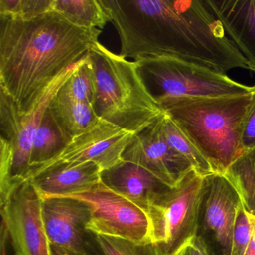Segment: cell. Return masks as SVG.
Instances as JSON below:
<instances>
[{
  "label": "cell",
  "instance_id": "13",
  "mask_svg": "<svg viewBox=\"0 0 255 255\" xmlns=\"http://www.w3.org/2000/svg\"><path fill=\"white\" fill-rule=\"evenodd\" d=\"M41 215L50 244L86 253L84 233L90 212L86 204L74 198H44Z\"/></svg>",
  "mask_w": 255,
  "mask_h": 255
},
{
  "label": "cell",
  "instance_id": "16",
  "mask_svg": "<svg viewBox=\"0 0 255 255\" xmlns=\"http://www.w3.org/2000/svg\"><path fill=\"white\" fill-rule=\"evenodd\" d=\"M103 170L95 162L62 165L31 179L42 199L89 190L101 181Z\"/></svg>",
  "mask_w": 255,
  "mask_h": 255
},
{
  "label": "cell",
  "instance_id": "6",
  "mask_svg": "<svg viewBox=\"0 0 255 255\" xmlns=\"http://www.w3.org/2000/svg\"><path fill=\"white\" fill-rule=\"evenodd\" d=\"M135 61L159 104L175 98L240 95L255 89V86L242 84L226 74L173 58L144 57Z\"/></svg>",
  "mask_w": 255,
  "mask_h": 255
},
{
  "label": "cell",
  "instance_id": "26",
  "mask_svg": "<svg viewBox=\"0 0 255 255\" xmlns=\"http://www.w3.org/2000/svg\"><path fill=\"white\" fill-rule=\"evenodd\" d=\"M174 255H210V254L207 252L201 242L195 237Z\"/></svg>",
  "mask_w": 255,
  "mask_h": 255
},
{
  "label": "cell",
  "instance_id": "20",
  "mask_svg": "<svg viewBox=\"0 0 255 255\" xmlns=\"http://www.w3.org/2000/svg\"><path fill=\"white\" fill-rule=\"evenodd\" d=\"M162 124L164 135L170 145L190 163L193 169L202 176L216 173L208 161L165 113L162 116Z\"/></svg>",
  "mask_w": 255,
  "mask_h": 255
},
{
  "label": "cell",
  "instance_id": "24",
  "mask_svg": "<svg viewBox=\"0 0 255 255\" xmlns=\"http://www.w3.org/2000/svg\"><path fill=\"white\" fill-rule=\"evenodd\" d=\"M95 237L104 255H140L138 246L126 240L98 234Z\"/></svg>",
  "mask_w": 255,
  "mask_h": 255
},
{
  "label": "cell",
  "instance_id": "1",
  "mask_svg": "<svg viewBox=\"0 0 255 255\" xmlns=\"http://www.w3.org/2000/svg\"><path fill=\"white\" fill-rule=\"evenodd\" d=\"M113 23L126 59L169 57L223 74L250 71L209 0H122Z\"/></svg>",
  "mask_w": 255,
  "mask_h": 255
},
{
  "label": "cell",
  "instance_id": "12",
  "mask_svg": "<svg viewBox=\"0 0 255 255\" xmlns=\"http://www.w3.org/2000/svg\"><path fill=\"white\" fill-rule=\"evenodd\" d=\"M162 116L134 135L122 158L142 166L174 187L192 167L165 138Z\"/></svg>",
  "mask_w": 255,
  "mask_h": 255
},
{
  "label": "cell",
  "instance_id": "8",
  "mask_svg": "<svg viewBox=\"0 0 255 255\" xmlns=\"http://www.w3.org/2000/svg\"><path fill=\"white\" fill-rule=\"evenodd\" d=\"M59 198L78 200L90 212L86 231L122 239L135 246H150V222L147 212L115 192L102 181L89 190Z\"/></svg>",
  "mask_w": 255,
  "mask_h": 255
},
{
  "label": "cell",
  "instance_id": "29",
  "mask_svg": "<svg viewBox=\"0 0 255 255\" xmlns=\"http://www.w3.org/2000/svg\"><path fill=\"white\" fill-rule=\"evenodd\" d=\"M52 255H88L87 253L81 254L68 250L59 246L51 245Z\"/></svg>",
  "mask_w": 255,
  "mask_h": 255
},
{
  "label": "cell",
  "instance_id": "5",
  "mask_svg": "<svg viewBox=\"0 0 255 255\" xmlns=\"http://www.w3.org/2000/svg\"><path fill=\"white\" fill-rule=\"evenodd\" d=\"M204 176L192 168L147 207L153 255H174L196 236Z\"/></svg>",
  "mask_w": 255,
  "mask_h": 255
},
{
  "label": "cell",
  "instance_id": "2",
  "mask_svg": "<svg viewBox=\"0 0 255 255\" xmlns=\"http://www.w3.org/2000/svg\"><path fill=\"white\" fill-rule=\"evenodd\" d=\"M101 32L77 27L55 11L29 20L0 16V89L20 115L27 113L60 74L89 54Z\"/></svg>",
  "mask_w": 255,
  "mask_h": 255
},
{
  "label": "cell",
  "instance_id": "22",
  "mask_svg": "<svg viewBox=\"0 0 255 255\" xmlns=\"http://www.w3.org/2000/svg\"><path fill=\"white\" fill-rule=\"evenodd\" d=\"M53 0H0V16L29 20L53 10Z\"/></svg>",
  "mask_w": 255,
  "mask_h": 255
},
{
  "label": "cell",
  "instance_id": "28",
  "mask_svg": "<svg viewBox=\"0 0 255 255\" xmlns=\"http://www.w3.org/2000/svg\"><path fill=\"white\" fill-rule=\"evenodd\" d=\"M244 255H255V216L253 215H252V238Z\"/></svg>",
  "mask_w": 255,
  "mask_h": 255
},
{
  "label": "cell",
  "instance_id": "3",
  "mask_svg": "<svg viewBox=\"0 0 255 255\" xmlns=\"http://www.w3.org/2000/svg\"><path fill=\"white\" fill-rule=\"evenodd\" d=\"M252 92L175 98L159 105L208 161L215 172L225 174L243 153L242 132Z\"/></svg>",
  "mask_w": 255,
  "mask_h": 255
},
{
  "label": "cell",
  "instance_id": "25",
  "mask_svg": "<svg viewBox=\"0 0 255 255\" xmlns=\"http://www.w3.org/2000/svg\"><path fill=\"white\" fill-rule=\"evenodd\" d=\"M241 146L243 153L255 147V89L252 92V103L243 124Z\"/></svg>",
  "mask_w": 255,
  "mask_h": 255
},
{
  "label": "cell",
  "instance_id": "18",
  "mask_svg": "<svg viewBox=\"0 0 255 255\" xmlns=\"http://www.w3.org/2000/svg\"><path fill=\"white\" fill-rule=\"evenodd\" d=\"M53 10L77 27L102 30L112 16L102 0H53Z\"/></svg>",
  "mask_w": 255,
  "mask_h": 255
},
{
  "label": "cell",
  "instance_id": "19",
  "mask_svg": "<svg viewBox=\"0 0 255 255\" xmlns=\"http://www.w3.org/2000/svg\"><path fill=\"white\" fill-rule=\"evenodd\" d=\"M67 144L62 132L47 110L34 138L30 170L57 156Z\"/></svg>",
  "mask_w": 255,
  "mask_h": 255
},
{
  "label": "cell",
  "instance_id": "23",
  "mask_svg": "<svg viewBox=\"0 0 255 255\" xmlns=\"http://www.w3.org/2000/svg\"><path fill=\"white\" fill-rule=\"evenodd\" d=\"M252 215L241 206L237 213L233 234L231 255H244L252 238Z\"/></svg>",
  "mask_w": 255,
  "mask_h": 255
},
{
  "label": "cell",
  "instance_id": "14",
  "mask_svg": "<svg viewBox=\"0 0 255 255\" xmlns=\"http://www.w3.org/2000/svg\"><path fill=\"white\" fill-rule=\"evenodd\" d=\"M101 181L145 211L151 201L171 188L146 168L125 160L102 171Z\"/></svg>",
  "mask_w": 255,
  "mask_h": 255
},
{
  "label": "cell",
  "instance_id": "9",
  "mask_svg": "<svg viewBox=\"0 0 255 255\" xmlns=\"http://www.w3.org/2000/svg\"><path fill=\"white\" fill-rule=\"evenodd\" d=\"M241 197L225 174L204 176L196 236L210 255H231Z\"/></svg>",
  "mask_w": 255,
  "mask_h": 255
},
{
  "label": "cell",
  "instance_id": "27",
  "mask_svg": "<svg viewBox=\"0 0 255 255\" xmlns=\"http://www.w3.org/2000/svg\"><path fill=\"white\" fill-rule=\"evenodd\" d=\"M1 255H14L8 228L2 221L1 225Z\"/></svg>",
  "mask_w": 255,
  "mask_h": 255
},
{
  "label": "cell",
  "instance_id": "17",
  "mask_svg": "<svg viewBox=\"0 0 255 255\" xmlns=\"http://www.w3.org/2000/svg\"><path fill=\"white\" fill-rule=\"evenodd\" d=\"M47 110L68 144L100 119L92 106L71 98L60 89L50 101Z\"/></svg>",
  "mask_w": 255,
  "mask_h": 255
},
{
  "label": "cell",
  "instance_id": "10",
  "mask_svg": "<svg viewBox=\"0 0 255 255\" xmlns=\"http://www.w3.org/2000/svg\"><path fill=\"white\" fill-rule=\"evenodd\" d=\"M135 134L100 119L87 130L73 138L57 156L31 168L28 180L62 165L95 162L103 171L123 160L124 153Z\"/></svg>",
  "mask_w": 255,
  "mask_h": 255
},
{
  "label": "cell",
  "instance_id": "15",
  "mask_svg": "<svg viewBox=\"0 0 255 255\" xmlns=\"http://www.w3.org/2000/svg\"><path fill=\"white\" fill-rule=\"evenodd\" d=\"M225 32L255 73V0H209Z\"/></svg>",
  "mask_w": 255,
  "mask_h": 255
},
{
  "label": "cell",
  "instance_id": "11",
  "mask_svg": "<svg viewBox=\"0 0 255 255\" xmlns=\"http://www.w3.org/2000/svg\"><path fill=\"white\" fill-rule=\"evenodd\" d=\"M42 198L30 180L19 185L1 204L2 221L14 255H52L41 215Z\"/></svg>",
  "mask_w": 255,
  "mask_h": 255
},
{
  "label": "cell",
  "instance_id": "4",
  "mask_svg": "<svg viewBox=\"0 0 255 255\" xmlns=\"http://www.w3.org/2000/svg\"><path fill=\"white\" fill-rule=\"evenodd\" d=\"M88 56L95 77L94 109L100 119L136 134L164 114L135 61L113 53L99 41Z\"/></svg>",
  "mask_w": 255,
  "mask_h": 255
},
{
  "label": "cell",
  "instance_id": "21",
  "mask_svg": "<svg viewBox=\"0 0 255 255\" xmlns=\"http://www.w3.org/2000/svg\"><path fill=\"white\" fill-rule=\"evenodd\" d=\"M60 91L77 101L94 107L95 101V77L88 55L79 62L77 69L64 83Z\"/></svg>",
  "mask_w": 255,
  "mask_h": 255
},
{
  "label": "cell",
  "instance_id": "7",
  "mask_svg": "<svg viewBox=\"0 0 255 255\" xmlns=\"http://www.w3.org/2000/svg\"><path fill=\"white\" fill-rule=\"evenodd\" d=\"M79 62L60 74L46 89L32 110L25 114L20 115L14 101L0 89V138L11 144V154L8 191L5 198L1 200V204L6 201L16 187L27 181L31 168L32 144L37 129L50 101L77 69Z\"/></svg>",
  "mask_w": 255,
  "mask_h": 255
}]
</instances>
